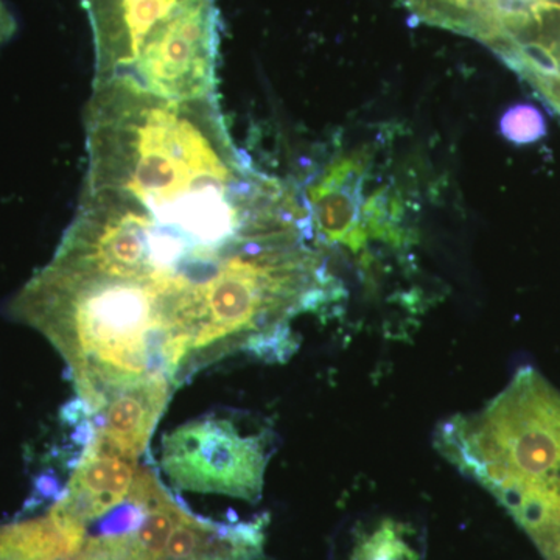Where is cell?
<instances>
[{
	"label": "cell",
	"mask_w": 560,
	"mask_h": 560,
	"mask_svg": "<svg viewBox=\"0 0 560 560\" xmlns=\"http://www.w3.org/2000/svg\"><path fill=\"white\" fill-rule=\"evenodd\" d=\"M436 448L534 540L560 525V394L530 368L481 411L448 419Z\"/></svg>",
	"instance_id": "6da1fadb"
},
{
	"label": "cell",
	"mask_w": 560,
	"mask_h": 560,
	"mask_svg": "<svg viewBox=\"0 0 560 560\" xmlns=\"http://www.w3.org/2000/svg\"><path fill=\"white\" fill-rule=\"evenodd\" d=\"M371 171L366 150L338 154L302 194L315 235L327 246L349 250L352 256L359 250L361 209Z\"/></svg>",
	"instance_id": "277c9868"
},
{
	"label": "cell",
	"mask_w": 560,
	"mask_h": 560,
	"mask_svg": "<svg viewBox=\"0 0 560 560\" xmlns=\"http://www.w3.org/2000/svg\"><path fill=\"white\" fill-rule=\"evenodd\" d=\"M173 393L168 383H149L124 390L91 419L92 438L138 459L143 452Z\"/></svg>",
	"instance_id": "5b68a950"
},
{
	"label": "cell",
	"mask_w": 560,
	"mask_h": 560,
	"mask_svg": "<svg viewBox=\"0 0 560 560\" xmlns=\"http://www.w3.org/2000/svg\"><path fill=\"white\" fill-rule=\"evenodd\" d=\"M541 86H547V84H541ZM548 88H551V86H548ZM555 90H556V88H555ZM558 91H559V90H558Z\"/></svg>",
	"instance_id": "7c38bea8"
},
{
	"label": "cell",
	"mask_w": 560,
	"mask_h": 560,
	"mask_svg": "<svg viewBox=\"0 0 560 560\" xmlns=\"http://www.w3.org/2000/svg\"><path fill=\"white\" fill-rule=\"evenodd\" d=\"M500 135L515 145H529L547 136V120L537 106L517 103L500 117Z\"/></svg>",
	"instance_id": "52a82bcc"
},
{
	"label": "cell",
	"mask_w": 560,
	"mask_h": 560,
	"mask_svg": "<svg viewBox=\"0 0 560 560\" xmlns=\"http://www.w3.org/2000/svg\"><path fill=\"white\" fill-rule=\"evenodd\" d=\"M18 31L16 20L11 13L7 3L0 0V47L5 46L13 39L14 33Z\"/></svg>",
	"instance_id": "30bf717a"
},
{
	"label": "cell",
	"mask_w": 560,
	"mask_h": 560,
	"mask_svg": "<svg viewBox=\"0 0 560 560\" xmlns=\"http://www.w3.org/2000/svg\"><path fill=\"white\" fill-rule=\"evenodd\" d=\"M539 18H558V20L560 21V0H545V2L539 3V5H537L536 9L533 10V13H530L529 20L528 22H526V25H528L530 21L539 20Z\"/></svg>",
	"instance_id": "8fae6325"
},
{
	"label": "cell",
	"mask_w": 560,
	"mask_h": 560,
	"mask_svg": "<svg viewBox=\"0 0 560 560\" xmlns=\"http://www.w3.org/2000/svg\"><path fill=\"white\" fill-rule=\"evenodd\" d=\"M350 560H419V558L405 539L401 525L385 521L371 533L360 537Z\"/></svg>",
	"instance_id": "8992f818"
},
{
	"label": "cell",
	"mask_w": 560,
	"mask_h": 560,
	"mask_svg": "<svg viewBox=\"0 0 560 560\" xmlns=\"http://www.w3.org/2000/svg\"><path fill=\"white\" fill-rule=\"evenodd\" d=\"M90 16L95 49L94 83L128 77L147 47L171 31L201 0H80Z\"/></svg>",
	"instance_id": "3957f363"
},
{
	"label": "cell",
	"mask_w": 560,
	"mask_h": 560,
	"mask_svg": "<svg viewBox=\"0 0 560 560\" xmlns=\"http://www.w3.org/2000/svg\"><path fill=\"white\" fill-rule=\"evenodd\" d=\"M548 560H560V525L536 540Z\"/></svg>",
	"instance_id": "9c48e42d"
},
{
	"label": "cell",
	"mask_w": 560,
	"mask_h": 560,
	"mask_svg": "<svg viewBox=\"0 0 560 560\" xmlns=\"http://www.w3.org/2000/svg\"><path fill=\"white\" fill-rule=\"evenodd\" d=\"M545 0H495L497 39L492 49L500 51L525 27L530 13Z\"/></svg>",
	"instance_id": "ba28073f"
},
{
	"label": "cell",
	"mask_w": 560,
	"mask_h": 560,
	"mask_svg": "<svg viewBox=\"0 0 560 560\" xmlns=\"http://www.w3.org/2000/svg\"><path fill=\"white\" fill-rule=\"evenodd\" d=\"M267 464L265 438L243 433L230 419L191 420L162 441L161 469L172 486L187 492L257 501Z\"/></svg>",
	"instance_id": "7a4b0ae2"
}]
</instances>
